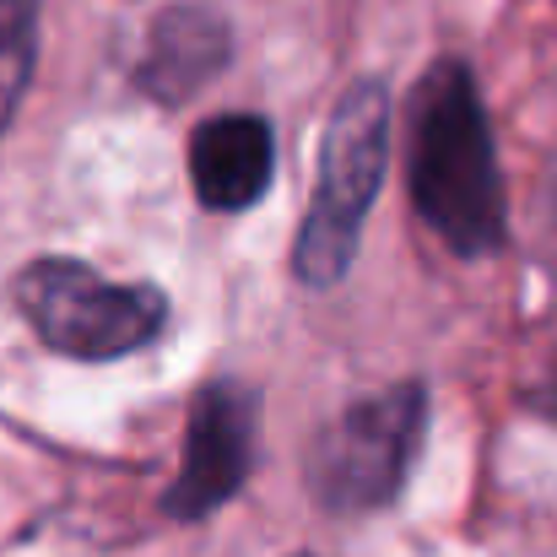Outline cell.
<instances>
[{
	"instance_id": "1",
	"label": "cell",
	"mask_w": 557,
	"mask_h": 557,
	"mask_svg": "<svg viewBox=\"0 0 557 557\" xmlns=\"http://www.w3.org/2000/svg\"><path fill=\"white\" fill-rule=\"evenodd\" d=\"M406 180L417 216L460 260L504 244V180L487 131V109L466 60H433L411 92Z\"/></svg>"
},
{
	"instance_id": "5",
	"label": "cell",
	"mask_w": 557,
	"mask_h": 557,
	"mask_svg": "<svg viewBox=\"0 0 557 557\" xmlns=\"http://www.w3.org/2000/svg\"><path fill=\"white\" fill-rule=\"evenodd\" d=\"M255 422H260V400L244 384L222 379V384H206L195 395L185 428V466H180L174 487L163 493L169 520H206L249 482Z\"/></svg>"
},
{
	"instance_id": "4",
	"label": "cell",
	"mask_w": 557,
	"mask_h": 557,
	"mask_svg": "<svg viewBox=\"0 0 557 557\" xmlns=\"http://www.w3.org/2000/svg\"><path fill=\"white\" fill-rule=\"evenodd\" d=\"M428 428V389L422 384H395L384 395H369L347 406L309 449V493L331 515H373L384 509Z\"/></svg>"
},
{
	"instance_id": "6",
	"label": "cell",
	"mask_w": 557,
	"mask_h": 557,
	"mask_svg": "<svg viewBox=\"0 0 557 557\" xmlns=\"http://www.w3.org/2000/svg\"><path fill=\"white\" fill-rule=\"evenodd\" d=\"M276 169V141L260 114H216L189 141V180L200 206L211 211H249Z\"/></svg>"
},
{
	"instance_id": "7",
	"label": "cell",
	"mask_w": 557,
	"mask_h": 557,
	"mask_svg": "<svg viewBox=\"0 0 557 557\" xmlns=\"http://www.w3.org/2000/svg\"><path fill=\"white\" fill-rule=\"evenodd\" d=\"M222 65H227V22L211 5H174L147 33L141 87L158 103H185Z\"/></svg>"
},
{
	"instance_id": "9",
	"label": "cell",
	"mask_w": 557,
	"mask_h": 557,
	"mask_svg": "<svg viewBox=\"0 0 557 557\" xmlns=\"http://www.w3.org/2000/svg\"><path fill=\"white\" fill-rule=\"evenodd\" d=\"M298 557H309V553H298Z\"/></svg>"
},
{
	"instance_id": "2",
	"label": "cell",
	"mask_w": 557,
	"mask_h": 557,
	"mask_svg": "<svg viewBox=\"0 0 557 557\" xmlns=\"http://www.w3.org/2000/svg\"><path fill=\"white\" fill-rule=\"evenodd\" d=\"M384 163H389V98L379 82H352L325 125L320 180L309 195L304 233L293 244V271L304 287H336L352 271Z\"/></svg>"
},
{
	"instance_id": "8",
	"label": "cell",
	"mask_w": 557,
	"mask_h": 557,
	"mask_svg": "<svg viewBox=\"0 0 557 557\" xmlns=\"http://www.w3.org/2000/svg\"><path fill=\"white\" fill-rule=\"evenodd\" d=\"M38 60V0H0V131L16 120Z\"/></svg>"
},
{
	"instance_id": "3",
	"label": "cell",
	"mask_w": 557,
	"mask_h": 557,
	"mask_svg": "<svg viewBox=\"0 0 557 557\" xmlns=\"http://www.w3.org/2000/svg\"><path fill=\"white\" fill-rule=\"evenodd\" d=\"M11 298L33 336L76 363H109L131 358L169 325V298L152 282H109L87 260H33L16 271Z\"/></svg>"
}]
</instances>
